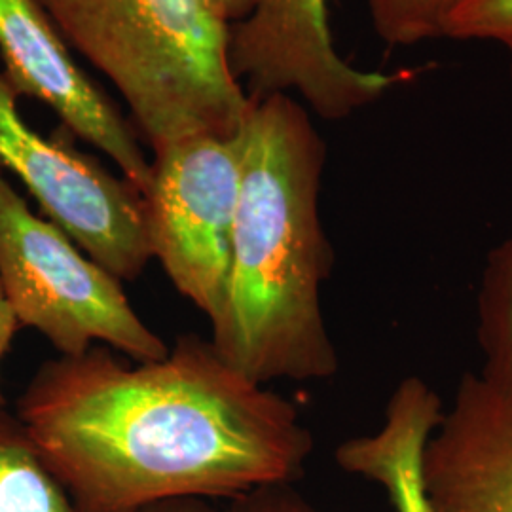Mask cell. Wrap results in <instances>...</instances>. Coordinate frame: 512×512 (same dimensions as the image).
<instances>
[{
    "label": "cell",
    "instance_id": "obj_13",
    "mask_svg": "<svg viewBox=\"0 0 512 512\" xmlns=\"http://www.w3.org/2000/svg\"><path fill=\"white\" fill-rule=\"evenodd\" d=\"M450 0H370L374 31L389 46H414L442 37Z\"/></svg>",
    "mask_w": 512,
    "mask_h": 512
},
{
    "label": "cell",
    "instance_id": "obj_16",
    "mask_svg": "<svg viewBox=\"0 0 512 512\" xmlns=\"http://www.w3.org/2000/svg\"><path fill=\"white\" fill-rule=\"evenodd\" d=\"M200 8L222 25L232 27L249 18L260 4V0H196Z\"/></svg>",
    "mask_w": 512,
    "mask_h": 512
},
{
    "label": "cell",
    "instance_id": "obj_10",
    "mask_svg": "<svg viewBox=\"0 0 512 512\" xmlns=\"http://www.w3.org/2000/svg\"><path fill=\"white\" fill-rule=\"evenodd\" d=\"M442 416L439 395L421 378H404L387 403L382 429L344 440L334 461L349 475L380 484L395 512H429L421 486V454Z\"/></svg>",
    "mask_w": 512,
    "mask_h": 512
},
{
    "label": "cell",
    "instance_id": "obj_6",
    "mask_svg": "<svg viewBox=\"0 0 512 512\" xmlns=\"http://www.w3.org/2000/svg\"><path fill=\"white\" fill-rule=\"evenodd\" d=\"M37 200L44 219L120 281L141 277L152 251L145 200L90 156L44 139L23 120L18 93L0 73V173Z\"/></svg>",
    "mask_w": 512,
    "mask_h": 512
},
{
    "label": "cell",
    "instance_id": "obj_7",
    "mask_svg": "<svg viewBox=\"0 0 512 512\" xmlns=\"http://www.w3.org/2000/svg\"><path fill=\"white\" fill-rule=\"evenodd\" d=\"M228 65L249 99L296 92L325 120H344L410 74L365 73L346 63L330 35L329 0H260L230 27Z\"/></svg>",
    "mask_w": 512,
    "mask_h": 512
},
{
    "label": "cell",
    "instance_id": "obj_9",
    "mask_svg": "<svg viewBox=\"0 0 512 512\" xmlns=\"http://www.w3.org/2000/svg\"><path fill=\"white\" fill-rule=\"evenodd\" d=\"M429 512H512V387L467 372L425 442Z\"/></svg>",
    "mask_w": 512,
    "mask_h": 512
},
{
    "label": "cell",
    "instance_id": "obj_17",
    "mask_svg": "<svg viewBox=\"0 0 512 512\" xmlns=\"http://www.w3.org/2000/svg\"><path fill=\"white\" fill-rule=\"evenodd\" d=\"M19 321L16 317V313L12 310L6 294L2 291V285H0V363L4 359V355L8 353V349L12 346V340L18 332ZM6 408V399H4V393H2V387H0V410Z\"/></svg>",
    "mask_w": 512,
    "mask_h": 512
},
{
    "label": "cell",
    "instance_id": "obj_12",
    "mask_svg": "<svg viewBox=\"0 0 512 512\" xmlns=\"http://www.w3.org/2000/svg\"><path fill=\"white\" fill-rule=\"evenodd\" d=\"M480 291L482 374L512 387V243L495 251Z\"/></svg>",
    "mask_w": 512,
    "mask_h": 512
},
{
    "label": "cell",
    "instance_id": "obj_4",
    "mask_svg": "<svg viewBox=\"0 0 512 512\" xmlns=\"http://www.w3.org/2000/svg\"><path fill=\"white\" fill-rule=\"evenodd\" d=\"M0 285L21 327L37 329L59 355L97 344L135 363L160 361L164 338L133 310L122 281L38 217L0 173Z\"/></svg>",
    "mask_w": 512,
    "mask_h": 512
},
{
    "label": "cell",
    "instance_id": "obj_1",
    "mask_svg": "<svg viewBox=\"0 0 512 512\" xmlns=\"http://www.w3.org/2000/svg\"><path fill=\"white\" fill-rule=\"evenodd\" d=\"M16 416L82 512L294 484L315 446L289 399L198 334L135 365L101 344L59 355L40 365Z\"/></svg>",
    "mask_w": 512,
    "mask_h": 512
},
{
    "label": "cell",
    "instance_id": "obj_5",
    "mask_svg": "<svg viewBox=\"0 0 512 512\" xmlns=\"http://www.w3.org/2000/svg\"><path fill=\"white\" fill-rule=\"evenodd\" d=\"M243 126L234 135H200L154 152L145 200L148 243L175 289L213 323L232 260Z\"/></svg>",
    "mask_w": 512,
    "mask_h": 512
},
{
    "label": "cell",
    "instance_id": "obj_14",
    "mask_svg": "<svg viewBox=\"0 0 512 512\" xmlns=\"http://www.w3.org/2000/svg\"><path fill=\"white\" fill-rule=\"evenodd\" d=\"M442 37L494 40L512 54V0H450Z\"/></svg>",
    "mask_w": 512,
    "mask_h": 512
},
{
    "label": "cell",
    "instance_id": "obj_2",
    "mask_svg": "<svg viewBox=\"0 0 512 512\" xmlns=\"http://www.w3.org/2000/svg\"><path fill=\"white\" fill-rule=\"evenodd\" d=\"M232 260L213 346L245 378L329 380L338 353L321 308L334 253L319 215L327 147L291 95L251 99Z\"/></svg>",
    "mask_w": 512,
    "mask_h": 512
},
{
    "label": "cell",
    "instance_id": "obj_8",
    "mask_svg": "<svg viewBox=\"0 0 512 512\" xmlns=\"http://www.w3.org/2000/svg\"><path fill=\"white\" fill-rule=\"evenodd\" d=\"M0 57L14 92L48 105L63 126L105 152L141 196L152 162L118 107L84 73L38 0H0Z\"/></svg>",
    "mask_w": 512,
    "mask_h": 512
},
{
    "label": "cell",
    "instance_id": "obj_15",
    "mask_svg": "<svg viewBox=\"0 0 512 512\" xmlns=\"http://www.w3.org/2000/svg\"><path fill=\"white\" fill-rule=\"evenodd\" d=\"M217 512H321L294 484H270L226 499Z\"/></svg>",
    "mask_w": 512,
    "mask_h": 512
},
{
    "label": "cell",
    "instance_id": "obj_18",
    "mask_svg": "<svg viewBox=\"0 0 512 512\" xmlns=\"http://www.w3.org/2000/svg\"><path fill=\"white\" fill-rule=\"evenodd\" d=\"M137 512H217V507L209 505L205 499H171L152 503Z\"/></svg>",
    "mask_w": 512,
    "mask_h": 512
},
{
    "label": "cell",
    "instance_id": "obj_3",
    "mask_svg": "<svg viewBox=\"0 0 512 512\" xmlns=\"http://www.w3.org/2000/svg\"><path fill=\"white\" fill-rule=\"evenodd\" d=\"M105 74L152 150L238 133L251 99L228 65L230 27L196 0H38Z\"/></svg>",
    "mask_w": 512,
    "mask_h": 512
},
{
    "label": "cell",
    "instance_id": "obj_11",
    "mask_svg": "<svg viewBox=\"0 0 512 512\" xmlns=\"http://www.w3.org/2000/svg\"><path fill=\"white\" fill-rule=\"evenodd\" d=\"M0 512H82L6 408L0 410Z\"/></svg>",
    "mask_w": 512,
    "mask_h": 512
}]
</instances>
